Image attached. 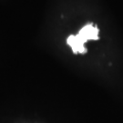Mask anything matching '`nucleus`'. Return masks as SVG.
Listing matches in <instances>:
<instances>
[{
  "instance_id": "1",
  "label": "nucleus",
  "mask_w": 123,
  "mask_h": 123,
  "mask_svg": "<svg viewBox=\"0 0 123 123\" xmlns=\"http://www.w3.org/2000/svg\"><path fill=\"white\" fill-rule=\"evenodd\" d=\"M98 28L97 26H93L92 23L84 26L77 35H70L67 39V44L71 48L74 54H85L87 53V49L84 44L88 40H98Z\"/></svg>"
}]
</instances>
